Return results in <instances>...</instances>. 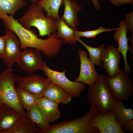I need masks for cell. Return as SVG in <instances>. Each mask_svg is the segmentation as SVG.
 <instances>
[{
  "label": "cell",
  "instance_id": "ac0fdd59",
  "mask_svg": "<svg viewBox=\"0 0 133 133\" xmlns=\"http://www.w3.org/2000/svg\"><path fill=\"white\" fill-rule=\"evenodd\" d=\"M55 21L57 37L62 40L63 43L70 45L76 44L78 42L75 34L77 28L70 27L61 17L58 18Z\"/></svg>",
  "mask_w": 133,
  "mask_h": 133
},
{
  "label": "cell",
  "instance_id": "e575fe53",
  "mask_svg": "<svg viewBox=\"0 0 133 133\" xmlns=\"http://www.w3.org/2000/svg\"><path fill=\"white\" fill-rule=\"evenodd\" d=\"M1 105H0V109L1 107Z\"/></svg>",
  "mask_w": 133,
  "mask_h": 133
},
{
  "label": "cell",
  "instance_id": "4316f807",
  "mask_svg": "<svg viewBox=\"0 0 133 133\" xmlns=\"http://www.w3.org/2000/svg\"><path fill=\"white\" fill-rule=\"evenodd\" d=\"M118 28L108 29L104 28L100 26L98 29L92 30L80 31L77 30L75 31V34L76 38L82 37L88 38H93L101 33L106 32L115 31L117 30Z\"/></svg>",
  "mask_w": 133,
  "mask_h": 133
},
{
  "label": "cell",
  "instance_id": "4fadbf2b",
  "mask_svg": "<svg viewBox=\"0 0 133 133\" xmlns=\"http://www.w3.org/2000/svg\"><path fill=\"white\" fill-rule=\"evenodd\" d=\"M116 48L112 45H108L105 48L102 54L101 61L102 67L107 73L108 76L112 77L118 72L121 57Z\"/></svg>",
  "mask_w": 133,
  "mask_h": 133
},
{
  "label": "cell",
  "instance_id": "1f68e13d",
  "mask_svg": "<svg viewBox=\"0 0 133 133\" xmlns=\"http://www.w3.org/2000/svg\"><path fill=\"white\" fill-rule=\"evenodd\" d=\"M130 41L131 43V46L129 47V50L130 51L131 55V57L130 59L133 62V33H132L131 36L130 38Z\"/></svg>",
  "mask_w": 133,
  "mask_h": 133
},
{
  "label": "cell",
  "instance_id": "277c9868",
  "mask_svg": "<svg viewBox=\"0 0 133 133\" xmlns=\"http://www.w3.org/2000/svg\"><path fill=\"white\" fill-rule=\"evenodd\" d=\"M87 97L91 105L103 114L114 110L116 101L110 92L103 75H99L94 83L89 86Z\"/></svg>",
  "mask_w": 133,
  "mask_h": 133
},
{
  "label": "cell",
  "instance_id": "5b68a950",
  "mask_svg": "<svg viewBox=\"0 0 133 133\" xmlns=\"http://www.w3.org/2000/svg\"><path fill=\"white\" fill-rule=\"evenodd\" d=\"M16 75L10 69H5L0 75V105L12 109L21 116L26 113L21 106L15 85Z\"/></svg>",
  "mask_w": 133,
  "mask_h": 133
},
{
  "label": "cell",
  "instance_id": "f1b7e54d",
  "mask_svg": "<svg viewBox=\"0 0 133 133\" xmlns=\"http://www.w3.org/2000/svg\"><path fill=\"white\" fill-rule=\"evenodd\" d=\"M6 35L0 36V58L3 59L4 56L5 43Z\"/></svg>",
  "mask_w": 133,
  "mask_h": 133
},
{
  "label": "cell",
  "instance_id": "d4e9b609",
  "mask_svg": "<svg viewBox=\"0 0 133 133\" xmlns=\"http://www.w3.org/2000/svg\"><path fill=\"white\" fill-rule=\"evenodd\" d=\"M77 39L87 50L89 53V58L94 65L102 66L101 58L105 48V45L102 44L97 48H94L86 44L80 38H77Z\"/></svg>",
  "mask_w": 133,
  "mask_h": 133
},
{
  "label": "cell",
  "instance_id": "cb8c5ba5",
  "mask_svg": "<svg viewBox=\"0 0 133 133\" xmlns=\"http://www.w3.org/2000/svg\"><path fill=\"white\" fill-rule=\"evenodd\" d=\"M16 90L19 103L22 108L29 112L33 106L37 104L39 96L34 94L16 87Z\"/></svg>",
  "mask_w": 133,
  "mask_h": 133
},
{
  "label": "cell",
  "instance_id": "ffe728a7",
  "mask_svg": "<svg viewBox=\"0 0 133 133\" xmlns=\"http://www.w3.org/2000/svg\"><path fill=\"white\" fill-rule=\"evenodd\" d=\"M27 4L24 0H0V19L8 14L13 16L16 12L23 8Z\"/></svg>",
  "mask_w": 133,
  "mask_h": 133
},
{
  "label": "cell",
  "instance_id": "30bf717a",
  "mask_svg": "<svg viewBox=\"0 0 133 133\" xmlns=\"http://www.w3.org/2000/svg\"><path fill=\"white\" fill-rule=\"evenodd\" d=\"M80 61V70L78 77L74 81L91 86L93 84L99 75L95 70L94 64L87 57L86 51L82 49L78 50Z\"/></svg>",
  "mask_w": 133,
  "mask_h": 133
},
{
  "label": "cell",
  "instance_id": "e0dca14e",
  "mask_svg": "<svg viewBox=\"0 0 133 133\" xmlns=\"http://www.w3.org/2000/svg\"><path fill=\"white\" fill-rule=\"evenodd\" d=\"M64 14L61 17L70 27L77 28L80 24L77 15L82 6L76 1L71 0H64Z\"/></svg>",
  "mask_w": 133,
  "mask_h": 133
},
{
  "label": "cell",
  "instance_id": "7402d4cb",
  "mask_svg": "<svg viewBox=\"0 0 133 133\" xmlns=\"http://www.w3.org/2000/svg\"><path fill=\"white\" fill-rule=\"evenodd\" d=\"M113 110L116 121L123 128L128 121L133 119V110L126 108L121 100H116Z\"/></svg>",
  "mask_w": 133,
  "mask_h": 133
},
{
  "label": "cell",
  "instance_id": "836d02e7",
  "mask_svg": "<svg viewBox=\"0 0 133 133\" xmlns=\"http://www.w3.org/2000/svg\"><path fill=\"white\" fill-rule=\"evenodd\" d=\"M40 0H31L32 3H37V1Z\"/></svg>",
  "mask_w": 133,
  "mask_h": 133
},
{
  "label": "cell",
  "instance_id": "5bb4252c",
  "mask_svg": "<svg viewBox=\"0 0 133 133\" xmlns=\"http://www.w3.org/2000/svg\"><path fill=\"white\" fill-rule=\"evenodd\" d=\"M119 27L115 30L113 35L114 41L118 42L117 50L122 55L124 62V71L127 74H130L132 70L127 61V53L129 50L128 41L129 40L127 36V31L125 24V20H122L118 23Z\"/></svg>",
  "mask_w": 133,
  "mask_h": 133
},
{
  "label": "cell",
  "instance_id": "7a4b0ae2",
  "mask_svg": "<svg viewBox=\"0 0 133 133\" xmlns=\"http://www.w3.org/2000/svg\"><path fill=\"white\" fill-rule=\"evenodd\" d=\"M97 110L91 105L88 112L76 118L60 121L50 125L43 130H37L38 133H100L98 129L90 126L88 122L97 115Z\"/></svg>",
  "mask_w": 133,
  "mask_h": 133
},
{
  "label": "cell",
  "instance_id": "44dd1931",
  "mask_svg": "<svg viewBox=\"0 0 133 133\" xmlns=\"http://www.w3.org/2000/svg\"><path fill=\"white\" fill-rule=\"evenodd\" d=\"M37 127L26 114L22 116L14 126L5 133H36Z\"/></svg>",
  "mask_w": 133,
  "mask_h": 133
},
{
  "label": "cell",
  "instance_id": "603a6c76",
  "mask_svg": "<svg viewBox=\"0 0 133 133\" xmlns=\"http://www.w3.org/2000/svg\"><path fill=\"white\" fill-rule=\"evenodd\" d=\"M37 4L47 12L46 17L55 20L59 17V8L64 5V0H40Z\"/></svg>",
  "mask_w": 133,
  "mask_h": 133
},
{
  "label": "cell",
  "instance_id": "d6a6232c",
  "mask_svg": "<svg viewBox=\"0 0 133 133\" xmlns=\"http://www.w3.org/2000/svg\"><path fill=\"white\" fill-rule=\"evenodd\" d=\"M95 8V10H99L100 8V5L98 0H92Z\"/></svg>",
  "mask_w": 133,
  "mask_h": 133
},
{
  "label": "cell",
  "instance_id": "8992f818",
  "mask_svg": "<svg viewBox=\"0 0 133 133\" xmlns=\"http://www.w3.org/2000/svg\"><path fill=\"white\" fill-rule=\"evenodd\" d=\"M105 79L110 92L116 100L126 101L132 95V81L122 69L114 76L105 77Z\"/></svg>",
  "mask_w": 133,
  "mask_h": 133
},
{
  "label": "cell",
  "instance_id": "2e32d148",
  "mask_svg": "<svg viewBox=\"0 0 133 133\" xmlns=\"http://www.w3.org/2000/svg\"><path fill=\"white\" fill-rule=\"evenodd\" d=\"M43 97L53 101L67 105L73 97L64 89L52 83L44 90Z\"/></svg>",
  "mask_w": 133,
  "mask_h": 133
},
{
  "label": "cell",
  "instance_id": "9a60e30c",
  "mask_svg": "<svg viewBox=\"0 0 133 133\" xmlns=\"http://www.w3.org/2000/svg\"><path fill=\"white\" fill-rule=\"evenodd\" d=\"M59 104L43 97L39 99L37 105L46 121L49 123H53L57 121L61 116L58 107Z\"/></svg>",
  "mask_w": 133,
  "mask_h": 133
},
{
  "label": "cell",
  "instance_id": "83f0119b",
  "mask_svg": "<svg viewBox=\"0 0 133 133\" xmlns=\"http://www.w3.org/2000/svg\"><path fill=\"white\" fill-rule=\"evenodd\" d=\"M125 17V24L127 32L131 31L133 33V11L126 14Z\"/></svg>",
  "mask_w": 133,
  "mask_h": 133
},
{
  "label": "cell",
  "instance_id": "d6986e66",
  "mask_svg": "<svg viewBox=\"0 0 133 133\" xmlns=\"http://www.w3.org/2000/svg\"><path fill=\"white\" fill-rule=\"evenodd\" d=\"M21 116L12 109L1 106L0 133H5L12 128Z\"/></svg>",
  "mask_w": 133,
  "mask_h": 133
},
{
  "label": "cell",
  "instance_id": "8fae6325",
  "mask_svg": "<svg viewBox=\"0 0 133 133\" xmlns=\"http://www.w3.org/2000/svg\"><path fill=\"white\" fill-rule=\"evenodd\" d=\"M44 61L40 51L27 48L21 52L17 63L18 66L27 74L33 73L38 70H42Z\"/></svg>",
  "mask_w": 133,
  "mask_h": 133
},
{
  "label": "cell",
  "instance_id": "9c48e42d",
  "mask_svg": "<svg viewBox=\"0 0 133 133\" xmlns=\"http://www.w3.org/2000/svg\"><path fill=\"white\" fill-rule=\"evenodd\" d=\"M91 127L97 128L100 133H126L122 127L116 121L113 110L103 114L98 113L88 122Z\"/></svg>",
  "mask_w": 133,
  "mask_h": 133
},
{
  "label": "cell",
  "instance_id": "ba28073f",
  "mask_svg": "<svg viewBox=\"0 0 133 133\" xmlns=\"http://www.w3.org/2000/svg\"><path fill=\"white\" fill-rule=\"evenodd\" d=\"M17 87L43 97L44 90L52 83L48 78L33 73L24 76L16 75Z\"/></svg>",
  "mask_w": 133,
  "mask_h": 133
},
{
  "label": "cell",
  "instance_id": "3957f363",
  "mask_svg": "<svg viewBox=\"0 0 133 133\" xmlns=\"http://www.w3.org/2000/svg\"><path fill=\"white\" fill-rule=\"evenodd\" d=\"M43 8L37 3H32L25 11L18 21L21 25L27 30H31L32 26L36 27L39 36H48L50 37L52 33L56 31L55 20L45 17Z\"/></svg>",
  "mask_w": 133,
  "mask_h": 133
},
{
  "label": "cell",
  "instance_id": "7c38bea8",
  "mask_svg": "<svg viewBox=\"0 0 133 133\" xmlns=\"http://www.w3.org/2000/svg\"><path fill=\"white\" fill-rule=\"evenodd\" d=\"M5 39L3 61L8 69H10L19 60L20 51L19 38L13 32L6 29Z\"/></svg>",
  "mask_w": 133,
  "mask_h": 133
},
{
  "label": "cell",
  "instance_id": "52a82bcc",
  "mask_svg": "<svg viewBox=\"0 0 133 133\" xmlns=\"http://www.w3.org/2000/svg\"><path fill=\"white\" fill-rule=\"evenodd\" d=\"M42 70L44 75L52 83L64 89L73 97L80 96L82 92L86 88V86L82 83L69 80L66 76V70L65 69L62 72L52 70L44 61Z\"/></svg>",
  "mask_w": 133,
  "mask_h": 133
},
{
  "label": "cell",
  "instance_id": "484cf974",
  "mask_svg": "<svg viewBox=\"0 0 133 133\" xmlns=\"http://www.w3.org/2000/svg\"><path fill=\"white\" fill-rule=\"evenodd\" d=\"M26 115L36 125L37 130H44L50 125L49 123L43 117L37 107V104L33 106L29 112L26 113Z\"/></svg>",
  "mask_w": 133,
  "mask_h": 133
},
{
  "label": "cell",
  "instance_id": "f546056e",
  "mask_svg": "<svg viewBox=\"0 0 133 133\" xmlns=\"http://www.w3.org/2000/svg\"><path fill=\"white\" fill-rule=\"evenodd\" d=\"M109 1L115 5L120 6L124 4H133V0H109Z\"/></svg>",
  "mask_w": 133,
  "mask_h": 133
},
{
  "label": "cell",
  "instance_id": "6da1fadb",
  "mask_svg": "<svg viewBox=\"0 0 133 133\" xmlns=\"http://www.w3.org/2000/svg\"><path fill=\"white\" fill-rule=\"evenodd\" d=\"M1 19L6 29L14 32L19 38L20 49L34 48L42 51L49 58L55 57L58 54L63 42L57 37L56 32H53L48 38L42 39L38 37L34 31L24 28L13 16L7 15Z\"/></svg>",
  "mask_w": 133,
  "mask_h": 133
},
{
  "label": "cell",
  "instance_id": "4dcf8cb0",
  "mask_svg": "<svg viewBox=\"0 0 133 133\" xmlns=\"http://www.w3.org/2000/svg\"><path fill=\"white\" fill-rule=\"evenodd\" d=\"M126 132H133V119L128 121L123 128Z\"/></svg>",
  "mask_w": 133,
  "mask_h": 133
}]
</instances>
